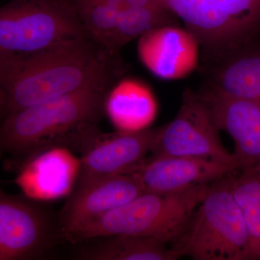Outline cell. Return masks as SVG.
<instances>
[{"instance_id": "3957f363", "label": "cell", "mask_w": 260, "mask_h": 260, "mask_svg": "<svg viewBox=\"0 0 260 260\" xmlns=\"http://www.w3.org/2000/svg\"><path fill=\"white\" fill-rule=\"evenodd\" d=\"M232 173L210 184L185 227L170 244L178 257L250 259L247 231L232 194Z\"/></svg>"}, {"instance_id": "ba28073f", "label": "cell", "mask_w": 260, "mask_h": 260, "mask_svg": "<svg viewBox=\"0 0 260 260\" xmlns=\"http://www.w3.org/2000/svg\"><path fill=\"white\" fill-rule=\"evenodd\" d=\"M59 234L60 228L46 210L26 198L1 191L0 260L40 257L55 244Z\"/></svg>"}, {"instance_id": "30bf717a", "label": "cell", "mask_w": 260, "mask_h": 260, "mask_svg": "<svg viewBox=\"0 0 260 260\" xmlns=\"http://www.w3.org/2000/svg\"><path fill=\"white\" fill-rule=\"evenodd\" d=\"M236 171L237 162L216 158L150 156L128 173L138 177L145 191L170 194L209 185Z\"/></svg>"}, {"instance_id": "9c48e42d", "label": "cell", "mask_w": 260, "mask_h": 260, "mask_svg": "<svg viewBox=\"0 0 260 260\" xmlns=\"http://www.w3.org/2000/svg\"><path fill=\"white\" fill-rule=\"evenodd\" d=\"M133 173L78 181L59 217L65 239L95 219L125 205L145 192Z\"/></svg>"}, {"instance_id": "8992f818", "label": "cell", "mask_w": 260, "mask_h": 260, "mask_svg": "<svg viewBox=\"0 0 260 260\" xmlns=\"http://www.w3.org/2000/svg\"><path fill=\"white\" fill-rule=\"evenodd\" d=\"M216 56L256 39L260 0H160Z\"/></svg>"}, {"instance_id": "52a82bcc", "label": "cell", "mask_w": 260, "mask_h": 260, "mask_svg": "<svg viewBox=\"0 0 260 260\" xmlns=\"http://www.w3.org/2000/svg\"><path fill=\"white\" fill-rule=\"evenodd\" d=\"M219 132L200 94L186 89L177 115L162 126L150 156L204 157L237 164L234 153L224 148Z\"/></svg>"}, {"instance_id": "6da1fadb", "label": "cell", "mask_w": 260, "mask_h": 260, "mask_svg": "<svg viewBox=\"0 0 260 260\" xmlns=\"http://www.w3.org/2000/svg\"><path fill=\"white\" fill-rule=\"evenodd\" d=\"M112 56L82 37L32 55L0 61L2 114L5 117L111 78Z\"/></svg>"}, {"instance_id": "ac0fdd59", "label": "cell", "mask_w": 260, "mask_h": 260, "mask_svg": "<svg viewBox=\"0 0 260 260\" xmlns=\"http://www.w3.org/2000/svg\"><path fill=\"white\" fill-rule=\"evenodd\" d=\"M236 172L232 174L233 196L247 231L250 259H260V169Z\"/></svg>"}, {"instance_id": "5b68a950", "label": "cell", "mask_w": 260, "mask_h": 260, "mask_svg": "<svg viewBox=\"0 0 260 260\" xmlns=\"http://www.w3.org/2000/svg\"><path fill=\"white\" fill-rule=\"evenodd\" d=\"M88 37L65 0H10L0 9V61Z\"/></svg>"}, {"instance_id": "8fae6325", "label": "cell", "mask_w": 260, "mask_h": 260, "mask_svg": "<svg viewBox=\"0 0 260 260\" xmlns=\"http://www.w3.org/2000/svg\"><path fill=\"white\" fill-rule=\"evenodd\" d=\"M162 128L108 135L98 132L82 151L78 181L129 172L152 153Z\"/></svg>"}, {"instance_id": "2e32d148", "label": "cell", "mask_w": 260, "mask_h": 260, "mask_svg": "<svg viewBox=\"0 0 260 260\" xmlns=\"http://www.w3.org/2000/svg\"><path fill=\"white\" fill-rule=\"evenodd\" d=\"M104 109L117 131L135 133L150 128L158 113V103L144 83L125 79L108 92Z\"/></svg>"}, {"instance_id": "7c38bea8", "label": "cell", "mask_w": 260, "mask_h": 260, "mask_svg": "<svg viewBox=\"0 0 260 260\" xmlns=\"http://www.w3.org/2000/svg\"><path fill=\"white\" fill-rule=\"evenodd\" d=\"M219 130L232 137L239 172L260 169V104L208 85L199 93Z\"/></svg>"}, {"instance_id": "277c9868", "label": "cell", "mask_w": 260, "mask_h": 260, "mask_svg": "<svg viewBox=\"0 0 260 260\" xmlns=\"http://www.w3.org/2000/svg\"><path fill=\"white\" fill-rule=\"evenodd\" d=\"M209 185L170 194L145 191L80 228L67 240L75 243L124 234L153 238L170 245L185 227Z\"/></svg>"}, {"instance_id": "9a60e30c", "label": "cell", "mask_w": 260, "mask_h": 260, "mask_svg": "<svg viewBox=\"0 0 260 260\" xmlns=\"http://www.w3.org/2000/svg\"><path fill=\"white\" fill-rule=\"evenodd\" d=\"M210 86L260 104V42L254 40L218 56Z\"/></svg>"}, {"instance_id": "4fadbf2b", "label": "cell", "mask_w": 260, "mask_h": 260, "mask_svg": "<svg viewBox=\"0 0 260 260\" xmlns=\"http://www.w3.org/2000/svg\"><path fill=\"white\" fill-rule=\"evenodd\" d=\"M200 47L192 32L171 24L152 29L140 37L138 53L152 74L160 79L178 80L196 69Z\"/></svg>"}, {"instance_id": "7a4b0ae2", "label": "cell", "mask_w": 260, "mask_h": 260, "mask_svg": "<svg viewBox=\"0 0 260 260\" xmlns=\"http://www.w3.org/2000/svg\"><path fill=\"white\" fill-rule=\"evenodd\" d=\"M110 78L5 116L0 129L2 150L23 161L54 147L83 151L99 131L96 123L104 111Z\"/></svg>"}, {"instance_id": "e0dca14e", "label": "cell", "mask_w": 260, "mask_h": 260, "mask_svg": "<svg viewBox=\"0 0 260 260\" xmlns=\"http://www.w3.org/2000/svg\"><path fill=\"white\" fill-rule=\"evenodd\" d=\"M102 240L80 249L77 259L83 260H175L179 259L169 244L153 238L120 235Z\"/></svg>"}, {"instance_id": "5bb4252c", "label": "cell", "mask_w": 260, "mask_h": 260, "mask_svg": "<svg viewBox=\"0 0 260 260\" xmlns=\"http://www.w3.org/2000/svg\"><path fill=\"white\" fill-rule=\"evenodd\" d=\"M81 161L65 147H54L24 160L15 182L30 200H52L70 194Z\"/></svg>"}]
</instances>
